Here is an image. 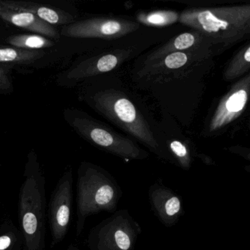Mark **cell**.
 I'll use <instances>...</instances> for the list:
<instances>
[{
	"mask_svg": "<svg viewBox=\"0 0 250 250\" xmlns=\"http://www.w3.org/2000/svg\"><path fill=\"white\" fill-rule=\"evenodd\" d=\"M178 21L196 30L208 42L228 47L250 34V6L187 10Z\"/></svg>",
	"mask_w": 250,
	"mask_h": 250,
	"instance_id": "6da1fadb",
	"label": "cell"
},
{
	"mask_svg": "<svg viewBox=\"0 0 250 250\" xmlns=\"http://www.w3.org/2000/svg\"><path fill=\"white\" fill-rule=\"evenodd\" d=\"M122 194L109 172L93 164H82L77 183V234L81 233L88 216L102 211L115 213Z\"/></svg>",
	"mask_w": 250,
	"mask_h": 250,
	"instance_id": "7a4b0ae2",
	"label": "cell"
},
{
	"mask_svg": "<svg viewBox=\"0 0 250 250\" xmlns=\"http://www.w3.org/2000/svg\"><path fill=\"white\" fill-rule=\"evenodd\" d=\"M20 199V216L25 250H44L45 180L34 153L29 155Z\"/></svg>",
	"mask_w": 250,
	"mask_h": 250,
	"instance_id": "3957f363",
	"label": "cell"
},
{
	"mask_svg": "<svg viewBox=\"0 0 250 250\" xmlns=\"http://www.w3.org/2000/svg\"><path fill=\"white\" fill-rule=\"evenodd\" d=\"M96 109L123 129L144 143L152 151L166 158L146 119L129 99L120 92L106 90L93 98Z\"/></svg>",
	"mask_w": 250,
	"mask_h": 250,
	"instance_id": "277c9868",
	"label": "cell"
},
{
	"mask_svg": "<svg viewBox=\"0 0 250 250\" xmlns=\"http://www.w3.org/2000/svg\"><path fill=\"white\" fill-rule=\"evenodd\" d=\"M142 232L140 224L127 209H120L90 231V250H134Z\"/></svg>",
	"mask_w": 250,
	"mask_h": 250,
	"instance_id": "5b68a950",
	"label": "cell"
},
{
	"mask_svg": "<svg viewBox=\"0 0 250 250\" xmlns=\"http://www.w3.org/2000/svg\"><path fill=\"white\" fill-rule=\"evenodd\" d=\"M66 120L82 137L112 154L128 159H145L148 156L131 140L111 132L87 117L66 112Z\"/></svg>",
	"mask_w": 250,
	"mask_h": 250,
	"instance_id": "8992f818",
	"label": "cell"
},
{
	"mask_svg": "<svg viewBox=\"0 0 250 250\" xmlns=\"http://www.w3.org/2000/svg\"><path fill=\"white\" fill-rule=\"evenodd\" d=\"M140 24L121 19H88L63 26L61 35L73 39H113L135 31Z\"/></svg>",
	"mask_w": 250,
	"mask_h": 250,
	"instance_id": "52a82bcc",
	"label": "cell"
},
{
	"mask_svg": "<svg viewBox=\"0 0 250 250\" xmlns=\"http://www.w3.org/2000/svg\"><path fill=\"white\" fill-rule=\"evenodd\" d=\"M72 170L64 173L60 180L49 205V222L52 245L61 242L67 233L72 208Z\"/></svg>",
	"mask_w": 250,
	"mask_h": 250,
	"instance_id": "ba28073f",
	"label": "cell"
},
{
	"mask_svg": "<svg viewBox=\"0 0 250 250\" xmlns=\"http://www.w3.org/2000/svg\"><path fill=\"white\" fill-rule=\"evenodd\" d=\"M250 90L249 75L238 82L219 102L209 125L210 131L226 126L240 116L247 106Z\"/></svg>",
	"mask_w": 250,
	"mask_h": 250,
	"instance_id": "9c48e42d",
	"label": "cell"
},
{
	"mask_svg": "<svg viewBox=\"0 0 250 250\" xmlns=\"http://www.w3.org/2000/svg\"><path fill=\"white\" fill-rule=\"evenodd\" d=\"M148 199L152 211L166 227L175 226L184 215L181 196L165 186L162 180L150 186Z\"/></svg>",
	"mask_w": 250,
	"mask_h": 250,
	"instance_id": "30bf717a",
	"label": "cell"
},
{
	"mask_svg": "<svg viewBox=\"0 0 250 250\" xmlns=\"http://www.w3.org/2000/svg\"><path fill=\"white\" fill-rule=\"evenodd\" d=\"M0 19L12 25L36 34L42 35L50 39L58 41L61 34L56 28L50 24L43 22L33 14L19 10L11 9L0 4Z\"/></svg>",
	"mask_w": 250,
	"mask_h": 250,
	"instance_id": "8fae6325",
	"label": "cell"
},
{
	"mask_svg": "<svg viewBox=\"0 0 250 250\" xmlns=\"http://www.w3.org/2000/svg\"><path fill=\"white\" fill-rule=\"evenodd\" d=\"M0 4L11 9L19 10L33 14L39 20L50 25H68L74 22V19L66 11L47 5L26 1L0 0Z\"/></svg>",
	"mask_w": 250,
	"mask_h": 250,
	"instance_id": "7c38bea8",
	"label": "cell"
},
{
	"mask_svg": "<svg viewBox=\"0 0 250 250\" xmlns=\"http://www.w3.org/2000/svg\"><path fill=\"white\" fill-rule=\"evenodd\" d=\"M119 62L118 57L112 54L88 60L74 66L65 73L66 81L75 83L82 79L93 77L113 70Z\"/></svg>",
	"mask_w": 250,
	"mask_h": 250,
	"instance_id": "4fadbf2b",
	"label": "cell"
},
{
	"mask_svg": "<svg viewBox=\"0 0 250 250\" xmlns=\"http://www.w3.org/2000/svg\"><path fill=\"white\" fill-rule=\"evenodd\" d=\"M46 52L43 50H26L14 46L0 45V64L30 65L42 59Z\"/></svg>",
	"mask_w": 250,
	"mask_h": 250,
	"instance_id": "5bb4252c",
	"label": "cell"
},
{
	"mask_svg": "<svg viewBox=\"0 0 250 250\" xmlns=\"http://www.w3.org/2000/svg\"><path fill=\"white\" fill-rule=\"evenodd\" d=\"M205 39L204 37L199 33H185L179 35L172 42H169L163 47L153 52L148 58V61H155L162 59L166 55L176 52H182L190 49L200 43V41ZM206 40V39H205Z\"/></svg>",
	"mask_w": 250,
	"mask_h": 250,
	"instance_id": "9a60e30c",
	"label": "cell"
},
{
	"mask_svg": "<svg viewBox=\"0 0 250 250\" xmlns=\"http://www.w3.org/2000/svg\"><path fill=\"white\" fill-rule=\"evenodd\" d=\"M5 41L11 46L26 50H42L53 47L55 45L52 39L36 33L13 35Z\"/></svg>",
	"mask_w": 250,
	"mask_h": 250,
	"instance_id": "2e32d148",
	"label": "cell"
},
{
	"mask_svg": "<svg viewBox=\"0 0 250 250\" xmlns=\"http://www.w3.org/2000/svg\"><path fill=\"white\" fill-rule=\"evenodd\" d=\"M178 13L172 11H156L151 12L141 13L137 20L142 24L153 27H165L175 24L178 21Z\"/></svg>",
	"mask_w": 250,
	"mask_h": 250,
	"instance_id": "e0dca14e",
	"label": "cell"
},
{
	"mask_svg": "<svg viewBox=\"0 0 250 250\" xmlns=\"http://www.w3.org/2000/svg\"><path fill=\"white\" fill-rule=\"evenodd\" d=\"M250 68V46L242 49L231 61L224 72L225 80H234L244 74Z\"/></svg>",
	"mask_w": 250,
	"mask_h": 250,
	"instance_id": "ac0fdd59",
	"label": "cell"
},
{
	"mask_svg": "<svg viewBox=\"0 0 250 250\" xmlns=\"http://www.w3.org/2000/svg\"><path fill=\"white\" fill-rule=\"evenodd\" d=\"M169 149L174 156V160L179 167L185 170H188L192 164V155L188 147L178 140H172L169 143Z\"/></svg>",
	"mask_w": 250,
	"mask_h": 250,
	"instance_id": "d6986e66",
	"label": "cell"
},
{
	"mask_svg": "<svg viewBox=\"0 0 250 250\" xmlns=\"http://www.w3.org/2000/svg\"><path fill=\"white\" fill-rule=\"evenodd\" d=\"M163 65L169 69H178L188 62V56L184 52H176L164 57ZM160 60V61H161Z\"/></svg>",
	"mask_w": 250,
	"mask_h": 250,
	"instance_id": "ffe728a7",
	"label": "cell"
},
{
	"mask_svg": "<svg viewBox=\"0 0 250 250\" xmlns=\"http://www.w3.org/2000/svg\"><path fill=\"white\" fill-rule=\"evenodd\" d=\"M12 69V65L0 64V93L12 90V82L10 77Z\"/></svg>",
	"mask_w": 250,
	"mask_h": 250,
	"instance_id": "44dd1931",
	"label": "cell"
},
{
	"mask_svg": "<svg viewBox=\"0 0 250 250\" xmlns=\"http://www.w3.org/2000/svg\"><path fill=\"white\" fill-rule=\"evenodd\" d=\"M14 243V237L10 234L0 236V250H8Z\"/></svg>",
	"mask_w": 250,
	"mask_h": 250,
	"instance_id": "7402d4cb",
	"label": "cell"
},
{
	"mask_svg": "<svg viewBox=\"0 0 250 250\" xmlns=\"http://www.w3.org/2000/svg\"></svg>",
	"mask_w": 250,
	"mask_h": 250,
	"instance_id": "603a6c76",
	"label": "cell"
}]
</instances>
